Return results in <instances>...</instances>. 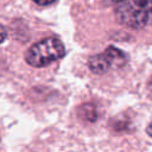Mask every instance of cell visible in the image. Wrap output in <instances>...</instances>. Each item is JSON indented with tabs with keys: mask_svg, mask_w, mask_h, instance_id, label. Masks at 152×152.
I'll list each match as a JSON object with an SVG mask.
<instances>
[{
	"mask_svg": "<svg viewBox=\"0 0 152 152\" xmlns=\"http://www.w3.org/2000/svg\"><path fill=\"white\" fill-rule=\"evenodd\" d=\"M64 44L57 38H45L33 44L25 53V61L27 64L43 68L48 64L61 59L65 56Z\"/></svg>",
	"mask_w": 152,
	"mask_h": 152,
	"instance_id": "2",
	"label": "cell"
},
{
	"mask_svg": "<svg viewBox=\"0 0 152 152\" xmlns=\"http://www.w3.org/2000/svg\"><path fill=\"white\" fill-rule=\"evenodd\" d=\"M103 4H106V5H113V4H118V2H120L121 0H101Z\"/></svg>",
	"mask_w": 152,
	"mask_h": 152,
	"instance_id": "7",
	"label": "cell"
},
{
	"mask_svg": "<svg viewBox=\"0 0 152 152\" xmlns=\"http://www.w3.org/2000/svg\"><path fill=\"white\" fill-rule=\"evenodd\" d=\"M126 63V55L114 46H108L103 52L91 56L88 61L89 69L97 75L107 72L112 68H120Z\"/></svg>",
	"mask_w": 152,
	"mask_h": 152,
	"instance_id": "3",
	"label": "cell"
},
{
	"mask_svg": "<svg viewBox=\"0 0 152 152\" xmlns=\"http://www.w3.org/2000/svg\"><path fill=\"white\" fill-rule=\"evenodd\" d=\"M81 109L84 110V118H86L87 120H90V121L96 120V110H95V108H94L93 106L86 104V106L81 107Z\"/></svg>",
	"mask_w": 152,
	"mask_h": 152,
	"instance_id": "4",
	"label": "cell"
},
{
	"mask_svg": "<svg viewBox=\"0 0 152 152\" xmlns=\"http://www.w3.org/2000/svg\"><path fill=\"white\" fill-rule=\"evenodd\" d=\"M116 20L131 28L152 24V0H121L115 6Z\"/></svg>",
	"mask_w": 152,
	"mask_h": 152,
	"instance_id": "1",
	"label": "cell"
},
{
	"mask_svg": "<svg viewBox=\"0 0 152 152\" xmlns=\"http://www.w3.org/2000/svg\"><path fill=\"white\" fill-rule=\"evenodd\" d=\"M33 2H36L37 5H40V6H46V5H50V4H53L55 1L57 0H32Z\"/></svg>",
	"mask_w": 152,
	"mask_h": 152,
	"instance_id": "5",
	"label": "cell"
},
{
	"mask_svg": "<svg viewBox=\"0 0 152 152\" xmlns=\"http://www.w3.org/2000/svg\"><path fill=\"white\" fill-rule=\"evenodd\" d=\"M6 38V30L2 25H0V43H2Z\"/></svg>",
	"mask_w": 152,
	"mask_h": 152,
	"instance_id": "6",
	"label": "cell"
},
{
	"mask_svg": "<svg viewBox=\"0 0 152 152\" xmlns=\"http://www.w3.org/2000/svg\"><path fill=\"white\" fill-rule=\"evenodd\" d=\"M146 132H147V134H148V137H151L152 138V122L147 126V128H146Z\"/></svg>",
	"mask_w": 152,
	"mask_h": 152,
	"instance_id": "8",
	"label": "cell"
}]
</instances>
